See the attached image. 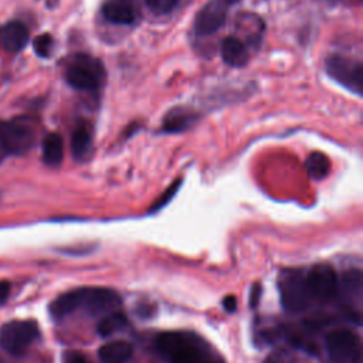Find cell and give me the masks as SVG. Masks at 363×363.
I'll list each match as a JSON object with an SVG mask.
<instances>
[{"label":"cell","mask_w":363,"mask_h":363,"mask_svg":"<svg viewBox=\"0 0 363 363\" xmlns=\"http://www.w3.org/2000/svg\"><path fill=\"white\" fill-rule=\"evenodd\" d=\"M156 349L169 363H225L203 337L187 330L160 333Z\"/></svg>","instance_id":"obj_1"},{"label":"cell","mask_w":363,"mask_h":363,"mask_svg":"<svg viewBox=\"0 0 363 363\" xmlns=\"http://www.w3.org/2000/svg\"><path fill=\"white\" fill-rule=\"evenodd\" d=\"M121 303L118 292L109 288L85 286L68 291L54 299L50 305V313L55 319L65 318L77 311H85L91 315L112 312Z\"/></svg>","instance_id":"obj_2"},{"label":"cell","mask_w":363,"mask_h":363,"mask_svg":"<svg viewBox=\"0 0 363 363\" xmlns=\"http://www.w3.org/2000/svg\"><path fill=\"white\" fill-rule=\"evenodd\" d=\"M105 78L102 61L88 54L75 55L65 68V81L78 91L96 92L104 86Z\"/></svg>","instance_id":"obj_3"},{"label":"cell","mask_w":363,"mask_h":363,"mask_svg":"<svg viewBox=\"0 0 363 363\" xmlns=\"http://www.w3.org/2000/svg\"><path fill=\"white\" fill-rule=\"evenodd\" d=\"M328 75L357 96L363 95V62L343 54H330L325 61Z\"/></svg>","instance_id":"obj_4"},{"label":"cell","mask_w":363,"mask_h":363,"mask_svg":"<svg viewBox=\"0 0 363 363\" xmlns=\"http://www.w3.org/2000/svg\"><path fill=\"white\" fill-rule=\"evenodd\" d=\"M35 139V129L30 118L0 122V145L6 155H23L28 152L34 146Z\"/></svg>","instance_id":"obj_5"},{"label":"cell","mask_w":363,"mask_h":363,"mask_svg":"<svg viewBox=\"0 0 363 363\" xmlns=\"http://www.w3.org/2000/svg\"><path fill=\"white\" fill-rule=\"evenodd\" d=\"M278 286L281 294V303L288 312L298 313L309 306L312 298L306 288L305 274L299 269L282 271Z\"/></svg>","instance_id":"obj_6"},{"label":"cell","mask_w":363,"mask_h":363,"mask_svg":"<svg viewBox=\"0 0 363 363\" xmlns=\"http://www.w3.org/2000/svg\"><path fill=\"white\" fill-rule=\"evenodd\" d=\"M38 335V325L34 320H11L0 329V345L10 354L21 356Z\"/></svg>","instance_id":"obj_7"},{"label":"cell","mask_w":363,"mask_h":363,"mask_svg":"<svg viewBox=\"0 0 363 363\" xmlns=\"http://www.w3.org/2000/svg\"><path fill=\"white\" fill-rule=\"evenodd\" d=\"M326 352L333 363H359L362 346L359 336L349 329H335L326 335Z\"/></svg>","instance_id":"obj_8"},{"label":"cell","mask_w":363,"mask_h":363,"mask_svg":"<svg viewBox=\"0 0 363 363\" xmlns=\"http://www.w3.org/2000/svg\"><path fill=\"white\" fill-rule=\"evenodd\" d=\"M240 0H208L196 14L193 23V33L197 37H207L214 34L225 23L233 4Z\"/></svg>","instance_id":"obj_9"},{"label":"cell","mask_w":363,"mask_h":363,"mask_svg":"<svg viewBox=\"0 0 363 363\" xmlns=\"http://www.w3.org/2000/svg\"><path fill=\"white\" fill-rule=\"evenodd\" d=\"M305 282L312 299L319 302L332 301L339 291L335 269L328 264H316L305 274Z\"/></svg>","instance_id":"obj_10"},{"label":"cell","mask_w":363,"mask_h":363,"mask_svg":"<svg viewBox=\"0 0 363 363\" xmlns=\"http://www.w3.org/2000/svg\"><path fill=\"white\" fill-rule=\"evenodd\" d=\"M28 43V30L20 21H10L0 27V47L7 52H20Z\"/></svg>","instance_id":"obj_11"},{"label":"cell","mask_w":363,"mask_h":363,"mask_svg":"<svg viewBox=\"0 0 363 363\" xmlns=\"http://www.w3.org/2000/svg\"><path fill=\"white\" fill-rule=\"evenodd\" d=\"M102 14L105 20L118 26H129L136 21V9L130 0H106Z\"/></svg>","instance_id":"obj_12"},{"label":"cell","mask_w":363,"mask_h":363,"mask_svg":"<svg viewBox=\"0 0 363 363\" xmlns=\"http://www.w3.org/2000/svg\"><path fill=\"white\" fill-rule=\"evenodd\" d=\"M199 115L187 106H174L169 109V112L163 118L162 129L167 133H176L183 132L193 126V123L197 121Z\"/></svg>","instance_id":"obj_13"},{"label":"cell","mask_w":363,"mask_h":363,"mask_svg":"<svg viewBox=\"0 0 363 363\" xmlns=\"http://www.w3.org/2000/svg\"><path fill=\"white\" fill-rule=\"evenodd\" d=\"M92 143H94V133H92V126L85 122L81 121L71 136V150H72V156L77 160H85L91 152H92Z\"/></svg>","instance_id":"obj_14"},{"label":"cell","mask_w":363,"mask_h":363,"mask_svg":"<svg viewBox=\"0 0 363 363\" xmlns=\"http://www.w3.org/2000/svg\"><path fill=\"white\" fill-rule=\"evenodd\" d=\"M221 57L223 61L230 67H244L248 62L250 51L248 47L234 35H230L221 43Z\"/></svg>","instance_id":"obj_15"},{"label":"cell","mask_w":363,"mask_h":363,"mask_svg":"<svg viewBox=\"0 0 363 363\" xmlns=\"http://www.w3.org/2000/svg\"><path fill=\"white\" fill-rule=\"evenodd\" d=\"M132 353V345L125 340L108 342L98 350V356L102 363H125L130 359Z\"/></svg>","instance_id":"obj_16"},{"label":"cell","mask_w":363,"mask_h":363,"mask_svg":"<svg viewBox=\"0 0 363 363\" xmlns=\"http://www.w3.org/2000/svg\"><path fill=\"white\" fill-rule=\"evenodd\" d=\"M64 159V143L58 133H48L43 140V162L50 167H58Z\"/></svg>","instance_id":"obj_17"},{"label":"cell","mask_w":363,"mask_h":363,"mask_svg":"<svg viewBox=\"0 0 363 363\" xmlns=\"http://www.w3.org/2000/svg\"><path fill=\"white\" fill-rule=\"evenodd\" d=\"M128 325V318L123 312L112 311L104 315V318L96 325V332L99 336L106 337L119 330H122Z\"/></svg>","instance_id":"obj_18"},{"label":"cell","mask_w":363,"mask_h":363,"mask_svg":"<svg viewBox=\"0 0 363 363\" xmlns=\"http://www.w3.org/2000/svg\"><path fill=\"white\" fill-rule=\"evenodd\" d=\"M305 167L312 179L322 180L330 170V162L322 152H312L305 160Z\"/></svg>","instance_id":"obj_19"},{"label":"cell","mask_w":363,"mask_h":363,"mask_svg":"<svg viewBox=\"0 0 363 363\" xmlns=\"http://www.w3.org/2000/svg\"><path fill=\"white\" fill-rule=\"evenodd\" d=\"M340 288L345 295L360 298L363 288V278L360 269H349L343 274L340 281Z\"/></svg>","instance_id":"obj_20"},{"label":"cell","mask_w":363,"mask_h":363,"mask_svg":"<svg viewBox=\"0 0 363 363\" xmlns=\"http://www.w3.org/2000/svg\"><path fill=\"white\" fill-rule=\"evenodd\" d=\"M180 0H145L146 7L156 16H164L172 13Z\"/></svg>","instance_id":"obj_21"},{"label":"cell","mask_w":363,"mask_h":363,"mask_svg":"<svg viewBox=\"0 0 363 363\" xmlns=\"http://www.w3.org/2000/svg\"><path fill=\"white\" fill-rule=\"evenodd\" d=\"M33 45H34V51L37 55L47 58L51 55V51L54 47V38L50 34H41V35L35 37Z\"/></svg>","instance_id":"obj_22"},{"label":"cell","mask_w":363,"mask_h":363,"mask_svg":"<svg viewBox=\"0 0 363 363\" xmlns=\"http://www.w3.org/2000/svg\"><path fill=\"white\" fill-rule=\"evenodd\" d=\"M179 184H180V180H176L172 186H169V189L155 201V204L150 207V211H157L159 208H162L163 206H166L170 200H172V197L176 194V191H177V189H179Z\"/></svg>","instance_id":"obj_23"},{"label":"cell","mask_w":363,"mask_h":363,"mask_svg":"<svg viewBox=\"0 0 363 363\" xmlns=\"http://www.w3.org/2000/svg\"><path fill=\"white\" fill-rule=\"evenodd\" d=\"M64 363H91L82 353L69 350L64 353Z\"/></svg>","instance_id":"obj_24"},{"label":"cell","mask_w":363,"mask_h":363,"mask_svg":"<svg viewBox=\"0 0 363 363\" xmlns=\"http://www.w3.org/2000/svg\"><path fill=\"white\" fill-rule=\"evenodd\" d=\"M261 285L259 284H254L251 291H250V306L251 308H255L259 302V298H261Z\"/></svg>","instance_id":"obj_25"},{"label":"cell","mask_w":363,"mask_h":363,"mask_svg":"<svg viewBox=\"0 0 363 363\" xmlns=\"http://www.w3.org/2000/svg\"><path fill=\"white\" fill-rule=\"evenodd\" d=\"M10 295V282L9 281H0V305H3Z\"/></svg>","instance_id":"obj_26"},{"label":"cell","mask_w":363,"mask_h":363,"mask_svg":"<svg viewBox=\"0 0 363 363\" xmlns=\"http://www.w3.org/2000/svg\"><path fill=\"white\" fill-rule=\"evenodd\" d=\"M223 306H224V309H225L227 312H234L235 308H237V299H235V296H233V295L225 296L224 301H223Z\"/></svg>","instance_id":"obj_27"},{"label":"cell","mask_w":363,"mask_h":363,"mask_svg":"<svg viewBox=\"0 0 363 363\" xmlns=\"http://www.w3.org/2000/svg\"><path fill=\"white\" fill-rule=\"evenodd\" d=\"M6 156H7V155H6V152L3 150V147H1V145H0V162H1Z\"/></svg>","instance_id":"obj_28"},{"label":"cell","mask_w":363,"mask_h":363,"mask_svg":"<svg viewBox=\"0 0 363 363\" xmlns=\"http://www.w3.org/2000/svg\"><path fill=\"white\" fill-rule=\"evenodd\" d=\"M328 1H329V0H328Z\"/></svg>","instance_id":"obj_29"}]
</instances>
